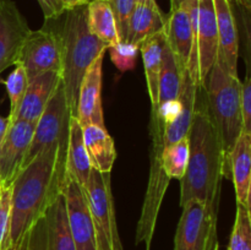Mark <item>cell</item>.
Returning <instances> with one entry per match:
<instances>
[{
  "label": "cell",
  "instance_id": "836d02e7",
  "mask_svg": "<svg viewBox=\"0 0 251 250\" xmlns=\"http://www.w3.org/2000/svg\"><path fill=\"white\" fill-rule=\"evenodd\" d=\"M39 5L43 11L44 19L47 21L56 20L60 17L68 9H70V4L68 0H38Z\"/></svg>",
  "mask_w": 251,
  "mask_h": 250
},
{
  "label": "cell",
  "instance_id": "f1b7e54d",
  "mask_svg": "<svg viewBox=\"0 0 251 250\" xmlns=\"http://www.w3.org/2000/svg\"><path fill=\"white\" fill-rule=\"evenodd\" d=\"M110 53V59L120 71H127L135 68L139 46L129 42H118L107 49Z\"/></svg>",
  "mask_w": 251,
  "mask_h": 250
},
{
  "label": "cell",
  "instance_id": "83f0119b",
  "mask_svg": "<svg viewBox=\"0 0 251 250\" xmlns=\"http://www.w3.org/2000/svg\"><path fill=\"white\" fill-rule=\"evenodd\" d=\"M15 69L10 74L7 80L5 81L7 95L10 98V114L9 117L15 114L21 103L22 97L25 95L27 85H28V77H27L26 70L20 63L15 64Z\"/></svg>",
  "mask_w": 251,
  "mask_h": 250
},
{
  "label": "cell",
  "instance_id": "5b68a950",
  "mask_svg": "<svg viewBox=\"0 0 251 250\" xmlns=\"http://www.w3.org/2000/svg\"><path fill=\"white\" fill-rule=\"evenodd\" d=\"M150 130L152 136V149L151 157H150L151 167H150L149 185L144 199L141 217L136 228V244H144L146 250H151L157 218L164 194L171 181L162 168V152L164 149L163 122L157 114L156 107H152Z\"/></svg>",
  "mask_w": 251,
  "mask_h": 250
},
{
  "label": "cell",
  "instance_id": "ba28073f",
  "mask_svg": "<svg viewBox=\"0 0 251 250\" xmlns=\"http://www.w3.org/2000/svg\"><path fill=\"white\" fill-rule=\"evenodd\" d=\"M218 206L199 200L184 203L174 237V250H220Z\"/></svg>",
  "mask_w": 251,
  "mask_h": 250
},
{
  "label": "cell",
  "instance_id": "484cf974",
  "mask_svg": "<svg viewBox=\"0 0 251 250\" xmlns=\"http://www.w3.org/2000/svg\"><path fill=\"white\" fill-rule=\"evenodd\" d=\"M189 162V139L183 137L174 144L164 146L162 152V168L169 179H179L185 174Z\"/></svg>",
  "mask_w": 251,
  "mask_h": 250
},
{
  "label": "cell",
  "instance_id": "8992f818",
  "mask_svg": "<svg viewBox=\"0 0 251 250\" xmlns=\"http://www.w3.org/2000/svg\"><path fill=\"white\" fill-rule=\"evenodd\" d=\"M198 0H184L178 9L166 17L164 34L180 65L188 71L196 86H202L198 61ZM203 87V86H202Z\"/></svg>",
  "mask_w": 251,
  "mask_h": 250
},
{
  "label": "cell",
  "instance_id": "7a4b0ae2",
  "mask_svg": "<svg viewBox=\"0 0 251 250\" xmlns=\"http://www.w3.org/2000/svg\"><path fill=\"white\" fill-rule=\"evenodd\" d=\"M63 146H51L22 168L11 184L10 249H14L61 193L65 173Z\"/></svg>",
  "mask_w": 251,
  "mask_h": 250
},
{
  "label": "cell",
  "instance_id": "52a82bcc",
  "mask_svg": "<svg viewBox=\"0 0 251 250\" xmlns=\"http://www.w3.org/2000/svg\"><path fill=\"white\" fill-rule=\"evenodd\" d=\"M83 190L92 216L97 250H123L115 221L110 173H100L92 168Z\"/></svg>",
  "mask_w": 251,
  "mask_h": 250
},
{
  "label": "cell",
  "instance_id": "74e56055",
  "mask_svg": "<svg viewBox=\"0 0 251 250\" xmlns=\"http://www.w3.org/2000/svg\"><path fill=\"white\" fill-rule=\"evenodd\" d=\"M144 1H146V0H135V2H136V4H141V2H144Z\"/></svg>",
  "mask_w": 251,
  "mask_h": 250
},
{
  "label": "cell",
  "instance_id": "1f68e13d",
  "mask_svg": "<svg viewBox=\"0 0 251 250\" xmlns=\"http://www.w3.org/2000/svg\"><path fill=\"white\" fill-rule=\"evenodd\" d=\"M240 107H242L243 132L251 135V80L248 74L240 88Z\"/></svg>",
  "mask_w": 251,
  "mask_h": 250
},
{
  "label": "cell",
  "instance_id": "30bf717a",
  "mask_svg": "<svg viewBox=\"0 0 251 250\" xmlns=\"http://www.w3.org/2000/svg\"><path fill=\"white\" fill-rule=\"evenodd\" d=\"M11 250H76L63 194L56 196L46 213Z\"/></svg>",
  "mask_w": 251,
  "mask_h": 250
},
{
  "label": "cell",
  "instance_id": "6da1fadb",
  "mask_svg": "<svg viewBox=\"0 0 251 250\" xmlns=\"http://www.w3.org/2000/svg\"><path fill=\"white\" fill-rule=\"evenodd\" d=\"M188 139L189 162L185 174L180 179V206L190 200L220 205L221 183L226 176L225 154L202 86L196 87Z\"/></svg>",
  "mask_w": 251,
  "mask_h": 250
},
{
  "label": "cell",
  "instance_id": "4316f807",
  "mask_svg": "<svg viewBox=\"0 0 251 250\" xmlns=\"http://www.w3.org/2000/svg\"><path fill=\"white\" fill-rule=\"evenodd\" d=\"M228 250H251L250 208L239 203H237V213Z\"/></svg>",
  "mask_w": 251,
  "mask_h": 250
},
{
  "label": "cell",
  "instance_id": "4fadbf2b",
  "mask_svg": "<svg viewBox=\"0 0 251 250\" xmlns=\"http://www.w3.org/2000/svg\"><path fill=\"white\" fill-rule=\"evenodd\" d=\"M36 124L26 120L10 122L0 144V185L9 186L22 169L25 156L31 145Z\"/></svg>",
  "mask_w": 251,
  "mask_h": 250
},
{
  "label": "cell",
  "instance_id": "5bb4252c",
  "mask_svg": "<svg viewBox=\"0 0 251 250\" xmlns=\"http://www.w3.org/2000/svg\"><path fill=\"white\" fill-rule=\"evenodd\" d=\"M29 31L16 4L11 0H0V74L17 63Z\"/></svg>",
  "mask_w": 251,
  "mask_h": 250
},
{
  "label": "cell",
  "instance_id": "8d00e7d4",
  "mask_svg": "<svg viewBox=\"0 0 251 250\" xmlns=\"http://www.w3.org/2000/svg\"><path fill=\"white\" fill-rule=\"evenodd\" d=\"M69 4H70V7L76 6V5H81V4H86L88 2V0H68Z\"/></svg>",
  "mask_w": 251,
  "mask_h": 250
},
{
  "label": "cell",
  "instance_id": "7c38bea8",
  "mask_svg": "<svg viewBox=\"0 0 251 250\" xmlns=\"http://www.w3.org/2000/svg\"><path fill=\"white\" fill-rule=\"evenodd\" d=\"M61 194L64 196L69 228L76 250H97L88 201L82 186L68 173H64Z\"/></svg>",
  "mask_w": 251,
  "mask_h": 250
},
{
  "label": "cell",
  "instance_id": "9c48e42d",
  "mask_svg": "<svg viewBox=\"0 0 251 250\" xmlns=\"http://www.w3.org/2000/svg\"><path fill=\"white\" fill-rule=\"evenodd\" d=\"M70 117L71 114L66 102L65 91H64L63 82L60 81L46 109L37 120L33 137L28 151L25 156L22 168H25L39 153L47 151L51 146L59 145L66 149Z\"/></svg>",
  "mask_w": 251,
  "mask_h": 250
},
{
  "label": "cell",
  "instance_id": "ac0fdd59",
  "mask_svg": "<svg viewBox=\"0 0 251 250\" xmlns=\"http://www.w3.org/2000/svg\"><path fill=\"white\" fill-rule=\"evenodd\" d=\"M218 31V55L225 68L232 75L238 76L239 41L238 29L230 0H213Z\"/></svg>",
  "mask_w": 251,
  "mask_h": 250
},
{
  "label": "cell",
  "instance_id": "9a60e30c",
  "mask_svg": "<svg viewBox=\"0 0 251 250\" xmlns=\"http://www.w3.org/2000/svg\"><path fill=\"white\" fill-rule=\"evenodd\" d=\"M198 61L201 85L205 87L206 78L218 55V31L213 0H198Z\"/></svg>",
  "mask_w": 251,
  "mask_h": 250
},
{
  "label": "cell",
  "instance_id": "4dcf8cb0",
  "mask_svg": "<svg viewBox=\"0 0 251 250\" xmlns=\"http://www.w3.org/2000/svg\"><path fill=\"white\" fill-rule=\"evenodd\" d=\"M114 14L115 21H117L118 34H119L120 42L126 41L127 24H129L130 15L134 10L135 0H107Z\"/></svg>",
  "mask_w": 251,
  "mask_h": 250
},
{
  "label": "cell",
  "instance_id": "2e32d148",
  "mask_svg": "<svg viewBox=\"0 0 251 250\" xmlns=\"http://www.w3.org/2000/svg\"><path fill=\"white\" fill-rule=\"evenodd\" d=\"M104 53L100 54L95 61L88 66L81 81L77 98V112L76 119L81 126L90 124L104 126L102 100V68Z\"/></svg>",
  "mask_w": 251,
  "mask_h": 250
},
{
  "label": "cell",
  "instance_id": "ffe728a7",
  "mask_svg": "<svg viewBox=\"0 0 251 250\" xmlns=\"http://www.w3.org/2000/svg\"><path fill=\"white\" fill-rule=\"evenodd\" d=\"M82 127L83 145L90 158L91 167L100 173H110L117 159L114 141L105 126L96 124Z\"/></svg>",
  "mask_w": 251,
  "mask_h": 250
},
{
  "label": "cell",
  "instance_id": "3957f363",
  "mask_svg": "<svg viewBox=\"0 0 251 250\" xmlns=\"http://www.w3.org/2000/svg\"><path fill=\"white\" fill-rule=\"evenodd\" d=\"M61 27L56 29L61 42V82L71 117L76 118L81 81L88 66L108 46L91 32L88 26L87 2L66 10Z\"/></svg>",
  "mask_w": 251,
  "mask_h": 250
},
{
  "label": "cell",
  "instance_id": "f35d334b",
  "mask_svg": "<svg viewBox=\"0 0 251 250\" xmlns=\"http://www.w3.org/2000/svg\"><path fill=\"white\" fill-rule=\"evenodd\" d=\"M0 191H1V185H0Z\"/></svg>",
  "mask_w": 251,
  "mask_h": 250
},
{
  "label": "cell",
  "instance_id": "cb8c5ba5",
  "mask_svg": "<svg viewBox=\"0 0 251 250\" xmlns=\"http://www.w3.org/2000/svg\"><path fill=\"white\" fill-rule=\"evenodd\" d=\"M164 44H166V34L163 29L153 36L147 37L139 46V50L141 51L142 60H144L150 100L151 104L156 107L158 102V77Z\"/></svg>",
  "mask_w": 251,
  "mask_h": 250
},
{
  "label": "cell",
  "instance_id": "d6986e66",
  "mask_svg": "<svg viewBox=\"0 0 251 250\" xmlns=\"http://www.w3.org/2000/svg\"><path fill=\"white\" fill-rule=\"evenodd\" d=\"M230 179L235 188L237 203L250 208L251 186V135L242 132L229 156Z\"/></svg>",
  "mask_w": 251,
  "mask_h": 250
},
{
  "label": "cell",
  "instance_id": "603a6c76",
  "mask_svg": "<svg viewBox=\"0 0 251 250\" xmlns=\"http://www.w3.org/2000/svg\"><path fill=\"white\" fill-rule=\"evenodd\" d=\"M188 71L180 65L173 50L168 46L166 39L162 51L161 71L158 77V102L157 105L167 100H178L183 88L184 78Z\"/></svg>",
  "mask_w": 251,
  "mask_h": 250
},
{
  "label": "cell",
  "instance_id": "d6a6232c",
  "mask_svg": "<svg viewBox=\"0 0 251 250\" xmlns=\"http://www.w3.org/2000/svg\"><path fill=\"white\" fill-rule=\"evenodd\" d=\"M152 107H156V105H152ZM156 110L157 114L162 119V122L164 124H169V123L174 122L180 115L181 110H183V102H181L180 98L167 100V102L157 105Z\"/></svg>",
  "mask_w": 251,
  "mask_h": 250
},
{
  "label": "cell",
  "instance_id": "7402d4cb",
  "mask_svg": "<svg viewBox=\"0 0 251 250\" xmlns=\"http://www.w3.org/2000/svg\"><path fill=\"white\" fill-rule=\"evenodd\" d=\"M91 162L83 145L82 127L75 117H70L69 136L65 152V172L82 188L87 184L91 173Z\"/></svg>",
  "mask_w": 251,
  "mask_h": 250
},
{
  "label": "cell",
  "instance_id": "d4e9b609",
  "mask_svg": "<svg viewBox=\"0 0 251 250\" xmlns=\"http://www.w3.org/2000/svg\"><path fill=\"white\" fill-rule=\"evenodd\" d=\"M87 14L91 32L104 42L108 48L120 42L117 21L107 0H88Z\"/></svg>",
  "mask_w": 251,
  "mask_h": 250
},
{
  "label": "cell",
  "instance_id": "277c9868",
  "mask_svg": "<svg viewBox=\"0 0 251 250\" xmlns=\"http://www.w3.org/2000/svg\"><path fill=\"white\" fill-rule=\"evenodd\" d=\"M242 81L216 59L205 82L206 97L211 119L215 124L225 154L226 178H230L229 156L235 141L243 132L242 107H240Z\"/></svg>",
  "mask_w": 251,
  "mask_h": 250
},
{
  "label": "cell",
  "instance_id": "d590c367",
  "mask_svg": "<svg viewBox=\"0 0 251 250\" xmlns=\"http://www.w3.org/2000/svg\"><path fill=\"white\" fill-rule=\"evenodd\" d=\"M184 2V0H171V10L178 9L181 4Z\"/></svg>",
  "mask_w": 251,
  "mask_h": 250
},
{
  "label": "cell",
  "instance_id": "ab89813d",
  "mask_svg": "<svg viewBox=\"0 0 251 250\" xmlns=\"http://www.w3.org/2000/svg\"><path fill=\"white\" fill-rule=\"evenodd\" d=\"M220 250H221V249H220Z\"/></svg>",
  "mask_w": 251,
  "mask_h": 250
},
{
  "label": "cell",
  "instance_id": "44dd1931",
  "mask_svg": "<svg viewBox=\"0 0 251 250\" xmlns=\"http://www.w3.org/2000/svg\"><path fill=\"white\" fill-rule=\"evenodd\" d=\"M166 17L162 14L156 0H146L135 5L129 24H127L126 41L140 46L144 39L163 31Z\"/></svg>",
  "mask_w": 251,
  "mask_h": 250
},
{
  "label": "cell",
  "instance_id": "f546056e",
  "mask_svg": "<svg viewBox=\"0 0 251 250\" xmlns=\"http://www.w3.org/2000/svg\"><path fill=\"white\" fill-rule=\"evenodd\" d=\"M11 223V185L1 186L0 191V250L10 249Z\"/></svg>",
  "mask_w": 251,
  "mask_h": 250
},
{
  "label": "cell",
  "instance_id": "e575fe53",
  "mask_svg": "<svg viewBox=\"0 0 251 250\" xmlns=\"http://www.w3.org/2000/svg\"><path fill=\"white\" fill-rule=\"evenodd\" d=\"M9 125H10L9 117L2 118L1 115H0V144H1L2 140H4V137H5V135H6L7 129H9Z\"/></svg>",
  "mask_w": 251,
  "mask_h": 250
},
{
  "label": "cell",
  "instance_id": "e0dca14e",
  "mask_svg": "<svg viewBox=\"0 0 251 250\" xmlns=\"http://www.w3.org/2000/svg\"><path fill=\"white\" fill-rule=\"evenodd\" d=\"M60 81V71H46L28 80V85L19 108L14 115L9 117L10 122L26 120L36 124Z\"/></svg>",
  "mask_w": 251,
  "mask_h": 250
},
{
  "label": "cell",
  "instance_id": "8fae6325",
  "mask_svg": "<svg viewBox=\"0 0 251 250\" xmlns=\"http://www.w3.org/2000/svg\"><path fill=\"white\" fill-rule=\"evenodd\" d=\"M17 63L25 68L28 80L46 71L61 73V42L55 28L29 31L22 44Z\"/></svg>",
  "mask_w": 251,
  "mask_h": 250
}]
</instances>
